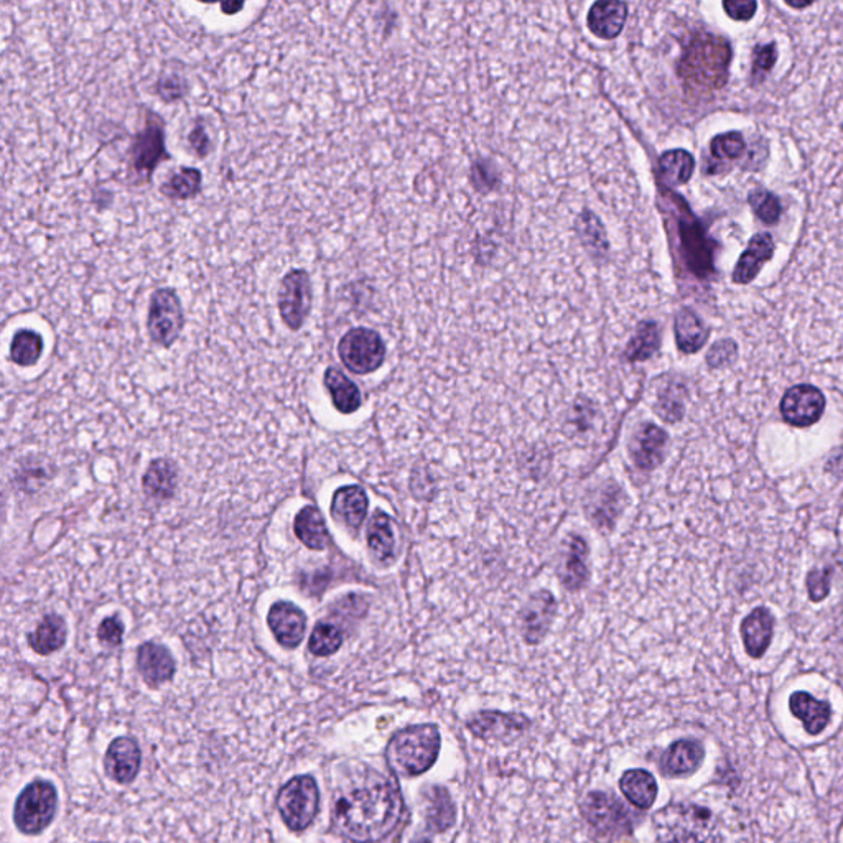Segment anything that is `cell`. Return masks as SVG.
Instances as JSON below:
<instances>
[{"label": "cell", "mask_w": 843, "mask_h": 843, "mask_svg": "<svg viewBox=\"0 0 843 843\" xmlns=\"http://www.w3.org/2000/svg\"><path fill=\"white\" fill-rule=\"evenodd\" d=\"M587 557L588 549L585 541L582 537H572L567 555H565L564 573H562V583L570 592L580 590L587 582Z\"/></svg>", "instance_id": "33"}, {"label": "cell", "mask_w": 843, "mask_h": 843, "mask_svg": "<svg viewBox=\"0 0 843 843\" xmlns=\"http://www.w3.org/2000/svg\"><path fill=\"white\" fill-rule=\"evenodd\" d=\"M277 809L284 824L302 832L313 824L320 809V791L312 776H295L280 789Z\"/></svg>", "instance_id": "5"}, {"label": "cell", "mask_w": 843, "mask_h": 843, "mask_svg": "<svg viewBox=\"0 0 843 843\" xmlns=\"http://www.w3.org/2000/svg\"><path fill=\"white\" fill-rule=\"evenodd\" d=\"M219 9L224 15H234L244 9L243 2H226V4L219 5Z\"/></svg>", "instance_id": "49"}, {"label": "cell", "mask_w": 843, "mask_h": 843, "mask_svg": "<svg viewBox=\"0 0 843 843\" xmlns=\"http://www.w3.org/2000/svg\"><path fill=\"white\" fill-rule=\"evenodd\" d=\"M736 346L733 341H718L708 353L707 361L712 368H720L725 363H730L735 358Z\"/></svg>", "instance_id": "48"}, {"label": "cell", "mask_w": 843, "mask_h": 843, "mask_svg": "<svg viewBox=\"0 0 843 843\" xmlns=\"http://www.w3.org/2000/svg\"><path fill=\"white\" fill-rule=\"evenodd\" d=\"M588 822L605 839H616L629 829V812L615 796L592 792L583 804Z\"/></svg>", "instance_id": "12"}, {"label": "cell", "mask_w": 843, "mask_h": 843, "mask_svg": "<svg viewBox=\"0 0 843 843\" xmlns=\"http://www.w3.org/2000/svg\"><path fill=\"white\" fill-rule=\"evenodd\" d=\"M203 187V175L198 168L182 167L162 183L160 193L173 201L193 200L200 195Z\"/></svg>", "instance_id": "31"}, {"label": "cell", "mask_w": 843, "mask_h": 843, "mask_svg": "<svg viewBox=\"0 0 843 843\" xmlns=\"http://www.w3.org/2000/svg\"><path fill=\"white\" fill-rule=\"evenodd\" d=\"M661 346V331L656 322L646 320L639 323L638 330L626 346V359L631 363L653 358Z\"/></svg>", "instance_id": "36"}, {"label": "cell", "mask_w": 843, "mask_h": 843, "mask_svg": "<svg viewBox=\"0 0 843 843\" xmlns=\"http://www.w3.org/2000/svg\"><path fill=\"white\" fill-rule=\"evenodd\" d=\"M440 733L434 725H417L397 733L387 746V761L399 776H419L437 761Z\"/></svg>", "instance_id": "4"}, {"label": "cell", "mask_w": 843, "mask_h": 843, "mask_svg": "<svg viewBox=\"0 0 843 843\" xmlns=\"http://www.w3.org/2000/svg\"><path fill=\"white\" fill-rule=\"evenodd\" d=\"M386 343L378 331L353 328L338 343L341 363L354 374H369L381 368L386 359Z\"/></svg>", "instance_id": "9"}, {"label": "cell", "mask_w": 843, "mask_h": 843, "mask_svg": "<svg viewBox=\"0 0 843 843\" xmlns=\"http://www.w3.org/2000/svg\"><path fill=\"white\" fill-rule=\"evenodd\" d=\"M662 182L669 187H679L689 183L694 173L695 159L684 149L667 150L659 159Z\"/></svg>", "instance_id": "34"}, {"label": "cell", "mask_w": 843, "mask_h": 843, "mask_svg": "<svg viewBox=\"0 0 843 843\" xmlns=\"http://www.w3.org/2000/svg\"><path fill=\"white\" fill-rule=\"evenodd\" d=\"M774 616L768 608H756L741 623V638L746 653L753 659H760L768 651L773 639Z\"/></svg>", "instance_id": "19"}, {"label": "cell", "mask_w": 843, "mask_h": 843, "mask_svg": "<svg viewBox=\"0 0 843 843\" xmlns=\"http://www.w3.org/2000/svg\"><path fill=\"white\" fill-rule=\"evenodd\" d=\"M267 623L277 643L284 648L294 649L302 643L307 631V616L299 606L290 601H277L271 606Z\"/></svg>", "instance_id": "14"}, {"label": "cell", "mask_w": 843, "mask_h": 843, "mask_svg": "<svg viewBox=\"0 0 843 843\" xmlns=\"http://www.w3.org/2000/svg\"><path fill=\"white\" fill-rule=\"evenodd\" d=\"M667 434L656 425L646 424L634 437L631 455L641 470H653L661 465L666 450Z\"/></svg>", "instance_id": "21"}, {"label": "cell", "mask_w": 843, "mask_h": 843, "mask_svg": "<svg viewBox=\"0 0 843 843\" xmlns=\"http://www.w3.org/2000/svg\"><path fill=\"white\" fill-rule=\"evenodd\" d=\"M155 89L165 103H175L187 94V81L178 75L162 76L155 84Z\"/></svg>", "instance_id": "42"}, {"label": "cell", "mask_w": 843, "mask_h": 843, "mask_svg": "<svg viewBox=\"0 0 843 843\" xmlns=\"http://www.w3.org/2000/svg\"><path fill=\"white\" fill-rule=\"evenodd\" d=\"M122 636H124V625L117 616L106 618L98 628L99 641L111 648H116L122 643Z\"/></svg>", "instance_id": "44"}, {"label": "cell", "mask_w": 843, "mask_h": 843, "mask_svg": "<svg viewBox=\"0 0 843 843\" xmlns=\"http://www.w3.org/2000/svg\"><path fill=\"white\" fill-rule=\"evenodd\" d=\"M656 843H723L712 812L695 804H674L657 812Z\"/></svg>", "instance_id": "3"}, {"label": "cell", "mask_w": 843, "mask_h": 843, "mask_svg": "<svg viewBox=\"0 0 843 843\" xmlns=\"http://www.w3.org/2000/svg\"><path fill=\"white\" fill-rule=\"evenodd\" d=\"M137 667L140 676L150 687L165 684L175 674V661L168 649L160 644L145 643L139 648L137 654Z\"/></svg>", "instance_id": "20"}, {"label": "cell", "mask_w": 843, "mask_h": 843, "mask_svg": "<svg viewBox=\"0 0 843 843\" xmlns=\"http://www.w3.org/2000/svg\"><path fill=\"white\" fill-rule=\"evenodd\" d=\"M732 48L725 38L700 32L690 38L677 75L685 93L704 96L722 89L728 80Z\"/></svg>", "instance_id": "2"}, {"label": "cell", "mask_w": 843, "mask_h": 843, "mask_svg": "<svg viewBox=\"0 0 843 843\" xmlns=\"http://www.w3.org/2000/svg\"><path fill=\"white\" fill-rule=\"evenodd\" d=\"M626 19L628 5L625 2H595L588 10V30L601 40H615L623 32Z\"/></svg>", "instance_id": "16"}, {"label": "cell", "mask_w": 843, "mask_h": 843, "mask_svg": "<svg viewBox=\"0 0 843 843\" xmlns=\"http://www.w3.org/2000/svg\"><path fill=\"white\" fill-rule=\"evenodd\" d=\"M140 763H142V751L137 741L129 736H122L109 745L106 758H104V769L112 781L129 784L137 778Z\"/></svg>", "instance_id": "15"}, {"label": "cell", "mask_w": 843, "mask_h": 843, "mask_svg": "<svg viewBox=\"0 0 843 843\" xmlns=\"http://www.w3.org/2000/svg\"><path fill=\"white\" fill-rule=\"evenodd\" d=\"M368 504V496L361 486H343L333 494L331 514L343 526L358 531L368 514Z\"/></svg>", "instance_id": "18"}, {"label": "cell", "mask_w": 843, "mask_h": 843, "mask_svg": "<svg viewBox=\"0 0 843 843\" xmlns=\"http://www.w3.org/2000/svg\"><path fill=\"white\" fill-rule=\"evenodd\" d=\"M620 786L628 801L639 809H649L656 801V779L644 769H631L623 774Z\"/></svg>", "instance_id": "30"}, {"label": "cell", "mask_w": 843, "mask_h": 843, "mask_svg": "<svg viewBox=\"0 0 843 843\" xmlns=\"http://www.w3.org/2000/svg\"><path fill=\"white\" fill-rule=\"evenodd\" d=\"M188 144L193 154L198 155L200 159H205L211 152V139L206 132L205 127L196 122L195 127L191 129L190 136H188Z\"/></svg>", "instance_id": "47"}, {"label": "cell", "mask_w": 843, "mask_h": 843, "mask_svg": "<svg viewBox=\"0 0 843 843\" xmlns=\"http://www.w3.org/2000/svg\"><path fill=\"white\" fill-rule=\"evenodd\" d=\"M313 307V285L305 269H290L282 277L277 292V308L285 327L299 331L310 317Z\"/></svg>", "instance_id": "10"}, {"label": "cell", "mask_w": 843, "mask_h": 843, "mask_svg": "<svg viewBox=\"0 0 843 843\" xmlns=\"http://www.w3.org/2000/svg\"><path fill=\"white\" fill-rule=\"evenodd\" d=\"M471 732L481 738H503V736L517 735L527 727V722L519 715H504V713L485 712L476 715L468 723Z\"/></svg>", "instance_id": "25"}, {"label": "cell", "mask_w": 843, "mask_h": 843, "mask_svg": "<svg viewBox=\"0 0 843 843\" xmlns=\"http://www.w3.org/2000/svg\"><path fill=\"white\" fill-rule=\"evenodd\" d=\"M774 249H776V244H774L771 234H756L755 238H751L746 251L741 254L740 259L736 262L733 282L740 285L753 282L760 274L764 264L771 261V257L774 256Z\"/></svg>", "instance_id": "17"}, {"label": "cell", "mask_w": 843, "mask_h": 843, "mask_svg": "<svg viewBox=\"0 0 843 843\" xmlns=\"http://www.w3.org/2000/svg\"><path fill=\"white\" fill-rule=\"evenodd\" d=\"M325 386L331 394L333 406L341 414H353L361 407V391L359 387L338 368H328L325 371Z\"/></svg>", "instance_id": "28"}, {"label": "cell", "mask_w": 843, "mask_h": 843, "mask_svg": "<svg viewBox=\"0 0 843 843\" xmlns=\"http://www.w3.org/2000/svg\"><path fill=\"white\" fill-rule=\"evenodd\" d=\"M679 208V231L684 246L685 261L690 271L700 279L713 274L712 243L700 226L699 221L690 213L689 206L680 200V196L671 195Z\"/></svg>", "instance_id": "11"}, {"label": "cell", "mask_w": 843, "mask_h": 843, "mask_svg": "<svg viewBox=\"0 0 843 843\" xmlns=\"http://www.w3.org/2000/svg\"><path fill=\"white\" fill-rule=\"evenodd\" d=\"M825 397L811 384H799L789 389L781 401V415L792 427H811L824 414Z\"/></svg>", "instance_id": "13"}, {"label": "cell", "mask_w": 843, "mask_h": 843, "mask_svg": "<svg viewBox=\"0 0 843 843\" xmlns=\"http://www.w3.org/2000/svg\"><path fill=\"white\" fill-rule=\"evenodd\" d=\"M295 534L303 545L308 549L325 550L330 544L327 522L323 519L322 513L313 506L303 508L294 522Z\"/></svg>", "instance_id": "26"}, {"label": "cell", "mask_w": 843, "mask_h": 843, "mask_svg": "<svg viewBox=\"0 0 843 843\" xmlns=\"http://www.w3.org/2000/svg\"><path fill=\"white\" fill-rule=\"evenodd\" d=\"M58 792L48 781H33L15 802L14 822L22 834L37 835L55 819Z\"/></svg>", "instance_id": "6"}, {"label": "cell", "mask_w": 843, "mask_h": 843, "mask_svg": "<svg viewBox=\"0 0 843 843\" xmlns=\"http://www.w3.org/2000/svg\"><path fill=\"white\" fill-rule=\"evenodd\" d=\"M792 715L804 723L809 735H820L829 725L832 707L829 702H820L807 692H794L789 699Z\"/></svg>", "instance_id": "22"}, {"label": "cell", "mask_w": 843, "mask_h": 843, "mask_svg": "<svg viewBox=\"0 0 843 843\" xmlns=\"http://www.w3.org/2000/svg\"><path fill=\"white\" fill-rule=\"evenodd\" d=\"M756 9H758V4L755 0H728V2H723V10L727 12L728 17L733 20H740V22L753 19Z\"/></svg>", "instance_id": "45"}, {"label": "cell", "mask_w": 843, "mask_h": 843, "mask_svg": "<svg viewBox=\"0 0 843 843\" xmlns=\"http://www.w3.org/2000/svg\"><path fill=\"white\" fill-rule=\"evenodd\" d=\"M341 644H343V634L340 629L322 621L313 628L312 636L308 641V649L315 656L325 657L335 654L341 648Z\"/></svg>", "instance_id": "38"}, {"label": "cell", "mask_w": 843, "mask_h": 843, "mask_svg": "<svg viewBox=\"0 0 843 843\" xmlns=\"http://www.w3.org/2000/svg\"><path fill=\"white\" fill-rule=\"evenodd\" d=\"M401 816V799L391 781L366 769L341 792L333 807V825L356 843L384 839Z\"/></svg>", "instance_id": "1"}, {"label": "cell", "mask_w": 843, "mask_h": 843, "mask_svg": "<svg viewBox=\"0 0 843 843\" xmlns=\"http://www.w3.org/2000/svg\"><path fill=\"white\" fill-rule=\"evenodd\" d=\"M704 746L699 741L679 740L669 746L662 758V771L667 776H685L694 773L704 761Z\"/></svg>", "instance_id": "23"}, {"label": "cell", "mask_w": 843, "mask_h": 843, "mask_svg": "<svg viewBox=\"0 0 843 843\" xmlns=\"http://www.w3.org/2000/svg\"><path fill=\"white\" fill-rule=\"evenodd\" d=\"M710 152L715 160L740 159L745 152V139L736 131L720 134L710 142Z\"/></svg>", "instance_id": "40"}, {"label": "cell", "mask_w": 843, "mask_h": 843, "mask_svg": "<svg viewBox=\"0 0 843 843\" xmlns=\"http://www.w3.org/2000/svg\"><path fill=\"white\" fill-rule=\"evenodd\" d=\"M177 486V470L167 460H157L149 466L144 476V490L150 498L165 501L172 498Z\"/></svg>", "instance_id": "35"}, {"label": "cell", "mask_w": 843, "mask_h": 843, "mask_svg": "<svg viewBox=\"0 0 843 843\" xmlns=\"http://www.w3.org/2000/svg\"><path fill=\"white\" fill-rule=\"evenodd\" d=\"M43 346V336L40 333L22 328L15 333L10 343V359L22 368L35 366L42 358Z\"/></svg>", "instance_id": "37"}, {"label": "cell", "mask_w": 843, "mask_h": 843, "mask_svg": "<svg viewBox=\"0 0 843 843\" xmlns=\"http://www.w3.org/2000/svg\"><path fill=\"white\" fill-rule=\"evenodd\" d=\"M453 806L445 789H434L432 792V806L429 811V822L435 829L443 830L453 822Z\"/></svg>", "instance_id": "41"}, {"label": "cell", "mask_w": 843, "mask_h": 843, "mask_svg": "<svg viewBox=\"0 0 843 843\" xmlns=\"http://www.w3.org/2000/svg\"><path fill=\"white\" fill-rule=\"evenodd\" d=\"M708 336H710V330L702 322V318L697 317V313L692 312L690 308H682L677 313L676 341L677 348L682 353L694 354L702 350L708 341Z\"/></svg>", "instance_id": "24"}, {"label": "cell", "mask_w": 843, "mask_h": 843, "mask_svg": "<svg viewBox=\"0 0 843 843\" xmlns=\"http://www.w3.org/2000/svg\"><path fill=\"white\" fill-rule=\"evenodd\" d=\"M168 159L164 122L155 114H150V119L145 121V126L132 140L129 168L137 182H149L157 167Z\"/></svg>", "instance_id": "8"}, {"label": "cell", "mask_w": 843, "mask_h": 843, "mask_svg": "<svg viewBox=\"0 0 843 843\" xmlns=\"http://www.w3.org/2000/svg\"><path fill=\"white\" fill-rule=\"evenodd\" d=\"M554 610L555 601L550 593L541 592L529 601L524 616H522L524 636L529 643L541 641L552 616H554Z\"/></svg>", "instance_id": "27"}, {"label": "cell", "mask_w": 843, "mask_h": 843, "mask_svg": "<svg viewBox=\"0 0 843 843\" xmlns=\"http://www.w3.org/2000/svg\"><path fill=\"white\" fill-rule=\"evenodd\" d=\"M750 205L755 215L769 226L778 223L781 218V205L771 191L763 190V188L753 191L750 195Z\"/></svg>", "instance_id": "39"}, {"label": "cell", "mask_w": 843, "mask_h": 843, "mask_svg": "<svg viewBox=\"0 0 843 843\" xmlns=\"http://www.w3.org/2000/svg\"><path fill=\"white\" fill-rule=\"evenodd\" d=\"M368 545L374 559L387 562L394 557L396 537L392 531L391 517L376 511L368 527Z\"/></svg>", "instance_id": "32"}, {"label": "cell", "mask_w": 843, "mask_h": 843, "mask_svg": "<svg viewBox=\"0 0 843 843\" xmlns=\"http://www.w3.org/2000/svg\"><path fill=\"white\" fill-rule=\"evenodd\" d=\"M778 60V52H776V45L769 43V45H760L755 48L753 53V73H768L773 68L774 63Z\"/></svg>", "instance_id": "46"}, {"label": "cell", "mask_w": 843, "mask_h": 843, "mask_svg": "<svg viewBox=\"0 0 843 843\" xmlns=\"http://www.w3.org/2000/svg\"><path fill=\"white\" fill-rule=\"evenodd\" d=\"M830 578H832V570H812L807 575V590H809V597L814 603L825 600L830 593Z\"/></svg>", "instance_id": "43"}, {"label": "cell", "mask_w": 843, "mask_h": 843, "mask_svg": "<svg viewBox=\"0 0 843 843\" xmlns=\"http://www.w3.org/2000/svg\"><path fill=\"white\" fill-rule=\"evenodd\" d=\"M66 641V625L58 615H47L33 633L28 634V646L40 654L48 656L63 648Z\"/></svg>", "instance_id": "29"}, {"label": "cell", "mask_w": 843, "mask_h": 843, "mask_svg": "<svg viewBox=\"0 0 843 843\" xmlns=\"http://www.w3.org/2000/svg\"><path fill=\"white\" fill-rule=\"evenodd\" d=\"M788 5H791L794 9H806V7L812 5V2H807V4H794V2H788Z\"/></svg>", "instance_id": "50"}, {"label": "cell", "mask_w": 843, "mask_h": 843, "mask_svg": "<svg viewBox=\"0 0 843 843\" xmlns=\"http://www.w3.org/2000/svg\"><path fill=\"white\" fill-rule=\"evenodd\" d=\"M185 328V312L182 300L175 290L162 287L155 290L149 303L147 331L150 340L162 348H170L177 343Z\"/></svg>", "instance_id": "7"}]
</instances>
